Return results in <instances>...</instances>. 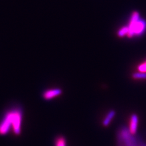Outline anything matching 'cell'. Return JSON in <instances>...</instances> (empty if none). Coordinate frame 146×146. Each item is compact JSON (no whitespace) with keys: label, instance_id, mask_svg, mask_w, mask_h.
<instances>
[{"label":"cell","instance_id":"obj_1","mask_svg":"<svg viewBox=\"0 0 146 146\" xmlns=\"http://www.w3.org/2000/svg\"><path fill=\"white\" fill-rule=\"evenodd\" d=\"M23 120V111L20 108L10 110L0 121V135L7 134L11 129L16 135H20Z\"/></svg>","mask_w":146,"mask_h":146},{"label":"cell","instance_id":"obj_2","mask_svg":"<svg viewBox=\"0 0 146 146\" xmlns=\"http://www.w3.org/2000/svg\"><path fill=\"white\" fill-rule=\"evenodd\" d=\"M140 17L137 11H134L131 14L129 23L127 26L129 29L127 36L131 38L141 36L146 31V21Z\"/></svg>","mask_w":146,"mask_h":146},{"label":"cell","instance_id":"obj_3","mask_svg":"<svg viewBox=\"0 0 146 146\" xmlns=\"http://www.w3.org/2000/svg\"><path fill=\"white\" fill-rule=\"evenodd\" d=\"M134 135L126 127L121 128L117 135L118 146H140L141 140Z\"/></svg>","mask_w":146,"mask_h":146},{"label":"cell","instance_id":"obj_4","mask_svg":"<svg viewBox=\"0 0 146 146\" xmlns=\"http://www.w3.org/2000/svg\"><path fill=\"white\" fill-rule=\"evenodd\" d=\"M62 90L60 88H54L48 89L44 92L43 93V98L46 100L52 99L62 94Z\"/></svg>","mask_w":146,"mask_h":146},{"label":"cell","instance_id":"obj_5","mask_svg":"<svg viewBox=\"0 0 146 146\" xmlns=\"http://www.w3.org/2000/svg\"><path fill=\"white\" fill-rule=\"evenodd\" d=\"M138 123H139V118L137 115L135 114H133L131 115L129 127L128 128L131 134L133 135H135L137 130Z\"/></svg>","mask_w":146,"mask_h":146},{"label":"cell","instance_id":"obj_6","mask_svg":"<svg viewBox=\"0 0 146 146\" xmlns=\"http://www.w3.org/2000/svg\"><path fill=\"white\" fill-rule=\"evenodd\" d=\"M115 111L113 110H111L110 111L107 113V114L104 120L103 121V125L104 127H107L109 125L110 123L111 122V120H113V119L114 118V117L115 116Z\"/></svg>","mask_w":146,"mask_h":146},{"label":"cell","instance_id":"obj_7","mask_svg":"<svg viewBox=\"0 0 146 146\" xmlns=\"http://www.w3.org/2000/svg\"><path fill=\"white\" fill-rule=\"evenodd\" d=\"M132 78L135 80H146V73L139 72L134 73L132 75Z\"/></svg>","mask_w":146,"mask_h":146},{"label":"cell","instance_id":"obj_8","mask_svg":"<svg viewBox=\"0 0 146 146\" xmlns=\"http://www.w3.org/2000/svg\"><path fill=\"white\" fill-rule=\"evenodd\" d=\"M128 31H129V29H128V27L127 26L123 27L119 31L117 34L120 37H123L125 35L127 36V35L128 34Z\"/></svg>","mask_w":146,"mask_h":146},{"label":"cell","instance_id":"obj_9","mask_svg":"<svg viewBox=\"0 0 146 146\" xmlns=\"http://www.w3.org/2000/svg\"><path fill=\"white\" fill-rule=\"evenodd\" d=\"M55 146H66V141L62 136H60L55 141Z\"/></svg>","mask_w":146,"mask_h":146},{"label":"cell","instance_id":"obj_10","mask_svg":"<svg viewBox=\"0 0 146 146\" xmlns=\"http://www.w3.org/2000/svg\"><path fill=\"white\" fill-rule=\"evenodd\" d=\"M137 69L140 72L146 73V61L140 63L137 67Z\"/></svg>","mask_w":146,"mask_h":146},{"label":"cell","instance_id":"obj_11","mask_svg":"<svg viewBox=\"0 0 146 146\" xmlns=\"http://www.w3.org/2000/svg\"><path fill=\"white\" fill-rule=\"evenodd\" d=\"M146 146V143H145L144 142H143L141 141L140 144V146Z\"/></svg>","mask_w":146,"mask_h":146}]
</instances>
